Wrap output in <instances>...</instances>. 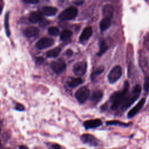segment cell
I'll list each match as a JSON object with an SVG mask.
<instances>
[{"instance_id":"3","label":"cell","mask_w":149,"mask_h":149,"mask_svg":"<svg viewBox=\"0 0 149 149\" xmlns=\"http://www.w3.org/2000/svg\"><path fill=\"white\" fill-rule=\"evenodd\" d=\"M77 13L78 10L75 6H70L59 14L58 19L62 21L72 20L77 16Z\"/></svg>"},{"instance_id":"19","label":"cell","mask_w":149,"mask_h":149,"mask_svg":"<svg viewBox=\"0 0 149 149\" xmlns=\"http://www.w3.org/2000/svg\"><path fill=\"white\" fill-rule=\"evenodd\" d=\"M43 14L48 16H52L57 13V9L52 6H44L42 9Z\"/></svg>"},{"instance_id":"28","label":"cell","mask_w":149,"mask_h":149,"mask_svg":"<svg viewBox=\"0 0 149 149\" xmlns=\"http://www.w3.org/2000/svg\"><path fill=\"white\" fill-rule=\"evenodd\" d=\"M15 108L16 110L17 111H23L24 109V106L23 105H22L21 104H17L16 105V107H15Z\"/></svg>"},{"instance_id":"22","label":"cell","mask_w":149,"mask_h":149,"mask_svg":"<svg viewBox=\"0 0 149 149\" xmlns=\"http://www.w3.org/2000/svg\"><path fill=\"white\" fill-rule=\"evenodd\" d=\"M61 51V48L60 47H56L55 48L49 50L47 52L46 55L47 57H49V58H55L59 54Z\"/></svg>"},{"instance_id":"1","label":"cell","mask_w":149,"mask_h":149,"mask_svg":"<svg viewBox=\"0 0 149 149\" xmlns=\"http://www.w3.org/2000/svg\"><path fill=\"white\" fill-rule=\"evenodd\" d=\"M129 83L128 81H125L123 89L120 91L113 93V94L111 97L112 109H117L120 106L122 105L126 97L129 93Z\"/></svg>"},{"instance_id":"20","label":"cell","mask_w":149,"mask_h":149,"mask_svg":"<svg viewBox=\"0 0 149 149\" xmlns=\"http://www.w3.org/2000/svg\"><path fill=\"white\" fill-rule=\"evenodd\" d=\"M72 36V31L69 30H64L60 35L61 40L64 42L69 41Z\"/></svg>"},{"instance_id":"37","label":"cell","mask_w":149,"mask_h":149,"mask_svg":"<svg viewBox=\"0 0 149 149\" xmlns=\"http://www.w3.org/2000/svg\"><path fill=\"white\" fill-rule=\"evenodd\" d=\"M0 132H1V129H0Z\"/></svg>"},{"instance_id":"21","label":"cell","mask_w":149,"mask_h":149,"mask_svg":"<svg viewBox=\"0 0 149 149\" xmlns=\"http://www.w3.org/2000/svg\"><path fill=\"white\" fill-rule=\"evenodd\" d=\"M109 48V46L107 45L106 41L105 40H101L100 42V47L98 52L97 54L98 56L102 55L104 53H105L107 49Z\"/></svg>"},{"instance_id":"30","label":"cell","mask_w":149,"mask_h":149,"mask_svg":"<svg viewBox=\"0 0 149 149\" xmlns=\"http://www.w3.org/2000/svg\"><path fill=\"white\" fill-rule=\"evenodd\" d=\"M23 2L27 3H37L39 1L38 0H23Z\"/></svg>"},{"instance_id":"7","label":"cell","mask_w":149,"mask_h":149,"mask_svg":"<svg viewBox=\"0 0 149 149\" xmlns=\"http://www.w3.org/2000/svg\"><path fill=\"white\" fill-rule=\"evenodd\" d=\"M51 67L55 73L56 74H61L65 71L66 65L63 60L58 59L52 62L51 64Z\"/></svg>"},{"instance_id":"6","label":"cell","mask_w":149,"mask_h":149,"mask_svg":"<svg viewBox=\"0 0 149 149\" xmlns=\"http://www.w3.org/2000/svg\"><path fill=\"white\" fill-rule=\"evenodd\" d=\"M87 68V64L86 61H79L74 65L73 67V72L76 76L81 77L83 76L86 72Z\"/></svg>"},{"instance_id":"16","label":"cell","mask_w":149,"mask_h":149,"mask_svg":"<svg viewBox=\"0 0 149 149\" xmlns=\"http://www.w3.org/2000/svg\"><path fill=\"white\" fill-rule=\"evenodd\" d=\"M83 80L81 78H74V77H69L67 80V85L70 88H74L80 84L83 83Z\"/></svg>"},{"instance_id":"5","label":"cell","mask_w":149,"mask_h":149,"mask_svg":"<svg viewBox=\"0 0 149 149\" xmlns=\"http://www.w3.org/2000/svg\"><path fill=\"white\" fill-rule=\"evenodd\" d=\"M122 74V68L119 65H116L114 66L109 72L108 75V81L111 83H115L118 79H120Z\"/></svg>"},{"instance_id":"12","label":"cell","mask_w":149,"mask_h":149,"mask_svg":"<svg viewBox=\"0 0 149 149\" xmlns=\"http://www.w3.org/2000/svg\"><path fill=\"white\" fill-rule=\"evenodd\" d=\"M102 122L101 120H100V119H95L86 120L83 123V126L86 129H88L96 128L98 126H100L102 125Z\"/></svg>"},{"instance_id":"25","label":"cell","mask_w":149,"mask_h":149,"mask_svg":"<svg viewBox=\"0 0 149 149\" xmlns=\"http://www.w3.org/2000/svg\"><path fill=\"white\" fill-rule=\"evenodd\" d=\"M5 31L6 33V35L9 37L10 35V30H9V13H7L5 17Z\"/></svg>"},{"instance_id":"4","label":"cell","mask_w":149,"mask_h":149,"mask_svg":"<svg viewBox=\"0 0 149 149\" xmlns=\"http://www.w3.org/2000/svg\"><path fill=\"white\" fill-rule=\"evenodd\" d=\"M75 97L80 104H84L90 97V90L85 86L81 87L76 92Z\"/></svg>"},{"instance_id":"8","label":"cell","mask_w":149,"mask_h":149,"mask_svg":"<svg viewBox=\"0 0 149 149\" xmlns=\"http://www.w3.org/2000/svg\"><path fill=\"white\" fill-rule=\"evenodd\" d=\"M54 43L53 39L48 37H43L40 39L36 44V46L38 49H43L52 46Z\"/></svg>"},{"instance_id":"9","label":"cell","mask_w":149,"mask_h":149,"mask_svg":"<svg viewBox=\"0 0 149 149\" xmlns=\"http://www.w3.org/2000/svg\"><path fill=\"white\" fill-rule=\"evenodd\" d=\"M81 140L85 144H87L91 146H95L98 144V140L92 134H83L81 136Z\"/></svg>"},{"instance_id":"14","label":"cell","mask_w":149,"mask_h":149,"mask_svg":"<svg viewBox=\"0 0 149 149\" xmlns=\"http://www.w3.org/2000/svg\"><path fill=\"white\" fill-rule=\"evenodd\" d=\"M42 20V14L40 12L34 11L30 13L29 16V20L31 23H37Z\"/></svg>"},{"instance_id":"35","label":"cell","mask_w":149,"mask_h":149,"mask_svg":"<svg viewBox=\"0 0 149 149\" xmlns=\"http://www.w3.org/2000/svg\"><path fill=\"white\" fill-rule=\"evenodd\" d=\"M2 11V6L0 5V14L1 13Z\"/></svg>"},{"instance_id":"23","label":"cell","mask_w":149,"mask_h":149,"mask_svg":"<svg viewBox=\"0 0 149 149\" xmlns=\"http://www.w3.org/2000/svg\"><path fill=\"white\" fill-rule=\"evenodd\" d=\"M104 70V67L102 66H99L98 68H97L91 74L90 77L91 79L93 80L96 77H97L98 75H100L101 73H102V72Z\"/></svg>"},{"instance_id":"13","label":"cell","mask_w":149,"mask_h":149,"mask_svg":"<svg viewBox=\"0 0 149 149\" xmlns=\"http://www.w3.org/2000/svg\"><path fill=\"white\" fill-rule=\"evenodd\" d=\"M102 15L104 17L112 19L113 14L114 8L111 4H106L102 8Z\"/></svg>"},{"instance_id":"26","label":"cell","mask_w":149,"mask_h":149,"mask_svg":"<svg viewBox=\"0 0 149 149\" xmlns=\"http://www.w3.org/2000/svg\"><path fill=\"white\" fill-rule=\"evenodd\" d=\"M48 33L53 36H56L59 34V30L56 27H50L48 30Z\"/></svg>"},{"instance_id":"29","label":"cell","mask_w":149,"mask_h":149,"mask_svg":"<svg viewBox=\"0 0 149 149\" xmlns=\"http://www.w3.org/2000/svg\"><path fill=\"white\" fill-rule=\"evenodd\" d=\"M44 61V59L42 58V57H37L36 58V63L38 64V65H41L42 64Z\"/></svg>"},{"instance_id":"27","label":"cell","mask_w":149,"mask_h":149,"mask_svg":"<svg viewBox=\"0 0 149 149\" xmlns=\"http://www.w3.org/2000/svg\"><path fill=\"white\" fill-rule=\"evenodd\" d=\"M143 89L146 93H148L149 91V76L146 77L144 79Z\"/></svg>"},{"instance_id":"31","label":"cell","mask_w":149,"mask_h":149,"mask_svg":"<svg viewBox=\"0 0 149 149\" xmlns=\"http://www.w3.org/2000/svg\"><path fill=\"white\" fill-rule=\"evenodd\" d=\"M73 51L70 49L66 50V55L68 56H71L73 55Z\"/></svg>"},{"instance_id":"24","label":"cell","mask_w":149,"mask_h":149,"mask_svg":"<svg viewBox=\"0 0 149 149\" xmlns=\"http://www.w3.org/2000/svg\"><path fill=\"white\" fill-rule=\"evenodd\" d=\"M106 124L107 125H119L120 126H125V127H127L129 126V124L128 123H123L122 122H120L119 120H110V121H107L106 122Z\"/></svg>"},{"instance_id":"10","label":"cell","mask_w":149,"mask_h":149,"mask_svg":"<svg viewBox=\"0 0 149 149\" xmlns=\"http://www.w3.org/2000/svg\"><path fill=\"white\" fill-rule=\"evenodd\" d=\"M145 102H146V98H141L139 101V102L132 109H131L129 111V112L127 113V117L129 118H131L133 117L134 116H135L141 109V108L144 106Z\"/></svg>"},{"instance_id":"15","label":"cell","mask_w":149,"mask_h":149,"mask_svg":"<svg viewBox=\"0 0 149 149\" xmlns=\"http://www.w3.org/2000/svg\"><path fill=\"white\" fill-rule=\"evenodd\" d=\"M40 33V30L37 27H29L24 31V34L27 37H33L37 36Z\"/></svg>"},{"instance_id":"34","label":"cell","mask_w":149,"mask_h":149,"mask_svg":"<svg viewBox=\"0 0 149 149\" xmlns=\"http://www.w3.org/2000/svg\"><path fill=\"white\" fill-rule=\"evenodd\" d=\"M19 149H28V148L25 146H20L19 147Z\"/></svg>"},{"instance_id":"36","label":"cell","mask_w":149,"mask_h":149,"mask_svg":"<svg viewBox=\"0 0 149 149\" xmlns=\"http://www.w3.org/2000/svg\"><path fill=\"white\" fill-rule=\"evenodd\" d=\"M1 143H0V149H1Z\"/></svg>"},{"instance_id":"11","label":"cell","mask_w":149,"mask_h":149,"mask_svg":"<svg viewBox=\"0 0 149 149\" xmlns=\"http://www.w3.org/2000/svg\"><path fill=\"white\" fill-rule=\"evenodd\" d=\"M93 34V29L90 26H88L85 27L82 31L80 37H79V41L80 42H83L87 41L90 37L92 36Z\"/></svg>"},{"instance_id":"17","label":"cell","mask_w":149,"mask_h":149,"mask_svg":"<svg viewBox=\"0 0 149 149\" xmlns=\"http://www.w3.org/2000/svg\"><path fill=\"white\" fill-rule=\"evenodd\" d=\"M103 93L101 90H96L93 92L90 100L94 104H97L102 98Z\"/></svg>"},{"instance_id":"32","label":"cell","mask_w":149,"mask_h":149,"mask_svg":"<svg viewBox=\"0 0 149 149\" xmlns=\"http://www.w3.org/2000/svg\"><path fill=\"white\" fill-rule=\"evenodd\" d=\"M51 147L52 149H61V146L58 144H53Z\"/></svg>"},{"instance_id":"33","label":"cell","mask_w":149,"mask_h":149,"mask_svg":"<svg viewBox=\"0 0 149 149\" xmlns=\"http://www.w3.org/2000/svg\"><path fill=\"white\" fill-rule=\"evenodd\" d=\"M74 4H76V5H81V4L83 3V1H76V2H74Z\"/></svg>"},{"instance_id":"2","label":"cell","mask_w":149,"mask_h":149,"mask_svg":"<svg viewBox=\"0 0 149 149\" xmlns=\"http://www.w3.org/2000/svg\"><path fill=\"white\" fill-rule=\"evenodd\" d=\"M141 91V87L140 85H136L132 90L130 93L127 94L121 107L122 109L125 111L130 107L140 97Z\"/></svg>"},{"instance_id":"18","label":"cell","mask_w":149,"mask_h":149,"mask_svg":"<svg viewBox=\"0 0 149 149\" xmlns=\"http://www.w3.org/2000/svg\"><path fill=\"white\" fill-rule=\"evenodd\" d=\"M111 24V19L108 17H104L100 23V29L101 31L107 30Z\"/></svg>"}]
</instances>
